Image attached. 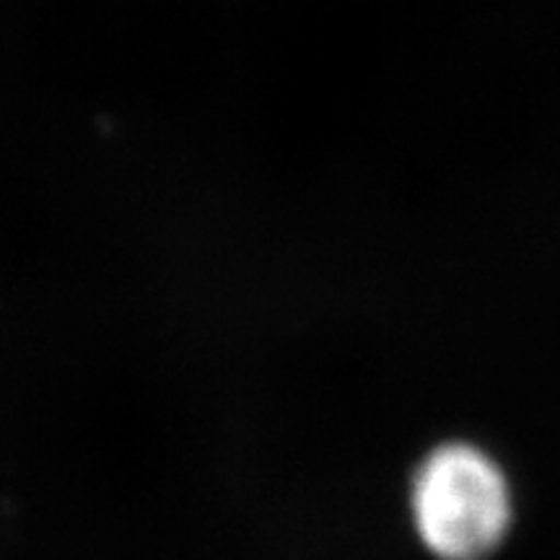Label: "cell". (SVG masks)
<instances>
[{
    "label": "cell",
    "mask_w": 560,
    "mask_h": 560,
    "mask_svg": "<svg viewBox=\"0 0 560 560\" xmlns=\"http://www.w3.org/2000/svg\"><path fill=\"white\" fill-rule=\"evenodd\" d=\"M412 532L436 560H490L514 524V493L503 467L472 441H444L410 478Z\"/></svg>",
    "instance_id": "1"
}]
</instances>
